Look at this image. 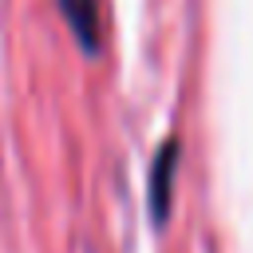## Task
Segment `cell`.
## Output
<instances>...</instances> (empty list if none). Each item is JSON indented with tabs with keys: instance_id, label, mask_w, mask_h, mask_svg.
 <instances>
[{
	"instance_id": "6da1fadb",
	"label": "cell",
	"mask_w": 253,
	"mask_h": 253,
	"mask_svg": "<svg viewBox=\"0 0 253 253\" xmlns=\"http://www.w3.org/2000/svg\"><path fill=\"white\" fill-rule=\"evenodd\" d=\"M174 166H178V142L166 138L154 166H150V217L166 221L170 213V186H174Z\"/></svg>"
},
{
	"instance_id": "7a4b0ae2",
	"label": "cell",
	"mask_w": 253,
	"mask_h": 253,
	"mask_svg": "<svg viewBox=\"0 0 253 253\" xmlns=\"http://www.w3.org/2000/svg\"><path fill=\"white\" fill-rule=\"evenodd\" d=\"M59 8L67 16V24L75 28L83 51H95L99 47V8H95V0H59Z\"/></svg>"
}]
</instances>
